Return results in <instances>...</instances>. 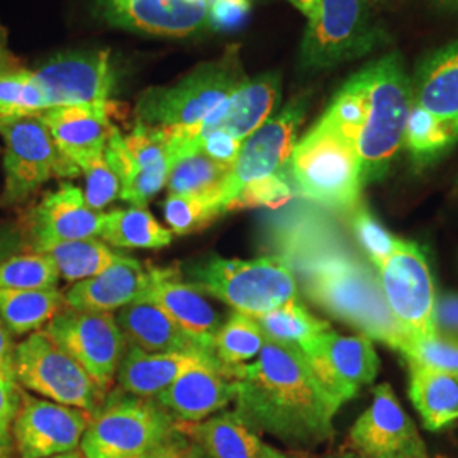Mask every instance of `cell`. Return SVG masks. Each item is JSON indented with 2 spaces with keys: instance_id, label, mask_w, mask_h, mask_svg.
Here are the masks:
<instances>
[{
  "instance_id": "57",
  "label": "cell",
  "mask_w": 458,
  "mask_h": 458,
  "mask_svg": "<svg viewBox=\"0 0 458 458\" xmlns=\"http://www.w3.org/2000/svg\"><path fill=\"white\" fill-rule=\"evenodd\" d=\"M49 458H82V455L77 454V452H70V454H64V455H56V457Z\"/></svg>"
},
{
  "instance_id": "45",
  "label": "cell",
  "mask_w": 458,
  "mask_h": 458,
  "mask_svg": "<svg viewBox=\"0 0 458 458\" xmlns=\"http://www.w3.org/2000/svg\"><path fill=\"white\" fill-rule=\"evenodd\" d=\"M21 394L14 370L0 369V454L13 448V425L21 406Z\"/></svg>"
},
{
  "instance_id": "54",
  "label": "cell",
  "mask_w": 458,
  "mask_h": 458,
  "mask_svg": "<svg viewBox=\"0 0 458 458\" xmlns=\"http://www.w3.org/2000/svg\"><path fill=\"white\" fill-rule=\"evenodd\" d=\"M5 38H7V33H5V30L2 28V24H0V64H4L11 55L7 53V49H5Z\"/></svg>"
},
{
  "instance_id": "43",
  "label": "cell",
  "mask_w": 458,
  "mask_h": 458,
  "mask_svg": "<svg viewBox=\"0 0 458 458\" xmlns=\"http://www.w3.org/2000/svg\"><path fill=\"white\" fill-rule=\"evenodd\" d=\"M295 196L294 183L289 177L287 168L280 172L248 183L245 189L231 202L229 211L246 209V208H280L285 206Z\"/></svg>"
},
{
  "instance_id": "5",
  "label": "cell",
  "mask_w": 458,
  "mask_h": 458,
  "mask_svg": "<svg viewBox=\"0 0 458 458\" xmlns=\"http://www.w3.org/2000/svg\"><path fill=\"white\" fill-rule=\"evenodd\" d=\"M183 276L202 294L219 299L234 311L251 318L297 299L293 265L282 257L238 260L213 253L189 263Z\"/></svg>"
},
{
  "instance_id": "27",
  "label": "cell",
  "mask_w": 458,
  "mask_h": 458,
  "mask_svg": "<svg viewBox=\"0 0 458 458\" xmlns=\"http://www.w3.org/2000/svg\"><path fill=\"white\" fill-rule=\"evenodd\" d=\"M211 350H192L177 353H148L128 344L117 369V387L124 393L157 399L192 363L202 360Z\"/></svg>"
},
{
  "instance_id": "58",
  "label": "cell",
  "mask_w": 458,
  "mask_h": 458,
  "mask_svg": "<svg viewBox=\"0 0 458 458\" xmlns=\"http://www.w3.org/2000/svg\"><path fill=\"white\" fill-rule=\"evenodd\" d=\"M0 458H13V455H11V452H4V454H0Z\"/></svg>"
},
{
  "instance_id": "56",
  "label": "cell",
  "mask_w": 458,
  "mask_h": 458,
  "mask_svg": "<svg viewBox=\"0 0 458 458\" xmlns=\"http://www.w3.org/2000/svg\"><path fill=\"white\" fill-rule=\"evenodd\" d=\"M325 458H361L355 454V452H350V454H342V455H329V457Z\"/></svg>"
},
{
  "instance_id": "47",
  "label": "cell",
  "mask_w": 458,
  "mask_h": 458,
  "mask_svg": "<svg viewBox=\"0 0 458 458\" xmlns=\"http://www.w3.org/2000/svg\"><path fill=\"white\" fill-rule=\"evenodd\" d=\"M194 143L216 162L229 165V166L234 165L240 151H242V147H243L242 140L231 136L229 132L221 131V130L208 132Z\"/></svg>"
},
{
  "instance_id": "25",
  "label": "cell",
  "mask_w": 458,
  "mask_h": 458,
  "mask_svg": "<svg viewBox=\"0 0 458 458\" xmlns=\"http://www.w3.org/2000/svg\"><path fill=\"white\" fill-rule=\"evenodd\" d=\"M149 265L121 253L96 277L73 284L65 293V308L81 311L113 312L147 294Z\"/></svg>"
},
{
  "instance_id": "26",
  "label": "cell",
  "mask_w": 458,
  "mask_h": 458,
  "mask_svg": "<svg viewBox=\"0 0 458 458\" xmlns=\"http://www.w3.org/2000/svg\"><path fill=\"white\" fill-rule=\"evenodd\" d=\"M117 323L128 344L148 353H177L192 350H211L213 346L191 336L147 295L119 310Z\"/></svg>"
},
{
  "instance_id": "21",
  "label": "cell",
  "mask_w": 458,
  "mask_h": 458,
  "mask_svg": "<svg viewBox=\"0 0 458 458\" xmlns=\"http://www.w3.org/2000/svg\"><path fill=\"white\" fill-rule=\"evenodd\" d=\"M114 28L162 38H191L209 28L208 0H98Z\"/></svg>"
},
{
  "instance_id": "23",
  "label": "cell",
  "mask_w": 458,
  "mask_h": 458,
  "mask_svg": "<svg viewBox=\"0 0 458 458\" xmlns=\"http://www.w3.org/2000/svg\"><path fill=\"white\" fill-rule=\"evenodd\" d=\"M114 102L104 106L53 107L41 115L60 153L82 172L90 158L104 153L115 126L111 123Z\"/></svg>"
},
{
  "instance_id": "59",
  "label": "cell",
  "mask_w": 458,
  "mask_h": 458,
  "mask_svg": "<svg viewBox=\"0 0 458 458\" xmlns=\"http://www.w3.org/2000/svg\"><path fill=\"white\" fill-rule=\"evenodd\" d=\"M454 194H457L458 196V177L457 181H455V185H454Z\"/></svg>"
},
{
  "instance_id": "31",
  "label": "cell",
  "mask_w": 458,
  "mask_h": 458,
  "mask_svg": "<svg viewBox=\"0 0 458 458\" xmlns=\"http://www.w3.org/2000/svg\"><path fill=\"white\" fill-rule=\"evenodd\" d=\"M411 403L426 429L438 431L458 420V374L410 365Z\"/></svg>"
},
{
  "instance_id": "55",
  "label": "cell",
  "mask_w": 458,
  "mask_h": 458,
  "mask_svg": "<svg viewBox=\"0 0 458 458\" xmlns=\"http://www.w3.org/2000/svg\"><path fill=\"white\" fill-rule=\"evenodd\" d=\"M438 4V7H442L443 11L448 13H458V0H435Z\"/></svg>"
},
{
  "instance_id": "16",
  "label": "cell",
  "mask_w": 458,
  "mask_h": 458,
  "mask_svg": "<svg viewBox=\"0 0 458 458\" xmlns=\"http://www.w3.org/2000/svg\"><path fill=\"white\" fill-rule=\"evenodd\" d=\"M48 109L109 104L115 73L109 51H77L49 58L34 72Z\"/></svg>"
},
{
  "instance_id": "37",
  "label": "cell",
  "mask_w": 458,
  "mask_h": 458,
  "mask_svg": "<svg viewBox=\"0 0 458 458\" xmlns=\"http://www.w3.org/2000/svg\"><path fill=\"white\" fill-rule=\"evenodd\" d=\"M265 336L277 344H294L302 348L316 336L331 331L327 321L316 318L297 299H293L277 310L257 318Z\"/></svg>"
},
{
  "instance_id": "28",
  "label": "cell",
  "mask_w": 458,
  "mask_h": 458,
  "mask_svg": "<svg viewBox=\"0 0 458 458\" xmlns=\"http://www.w3.org/2000/svg\"><path fill=\"white\" fill-rule=\"evenodd\" d=\"M411 83L414 106L458 124V41L425 56Z\"/></svg>"
},
{
  "instance_id": "10",
  "label": "cell",
  "mask_w": 458,
  "mask_h": 458,
  "mask_svg": "<svg viewBox=\"0 0 458 458\" xmlns=\"http://www.w3.org/2000/svg\"><path fill=\"white\" fill-rule=\"evenodd\" d=\"M14 374L24 389L90 414L106 397L82 365L47 329H38L16 344Z\"/></svg>"
},
{
  "instance_id": "17",
  "label": "cell",
  "mask_w": 458,
  "mask_h": 458,
  "mask_svg": "<svg viewBox=\"0 0 458 458\" xmlns=\"http://www.w3.org/2000/svg\"><path fill=\"white\" fill-rule=\"evenodd\" d=\"M90 421V412L48 399L21 394L13 440L21 458H49L75 452Z\"/></svg>"
},
{
  "instance_id": "6",
  "label": "cell",
  "mask_w": 458,
  "mask_h": 458,
  "mask_svg": "<svg viewBox=\"0 0 458 458\" xmlns=\"http://www.w3.org/2000/svg\"><path fill=\"white\" fill-rule=\"evenodd\" d=\"M179 433L177 421L157 399L111 389L90 414L83 458H124L148 452Z\"/></svg>"
},
{
  "instance_id": "50",
  "label": "cell",
  "mask_w": 458,
  "mask_h": 458,
  "mask_svg": "<svg viewBox=\"0 0 458 458\" xmlns=\"http://www.w3.org/2000/svg\"><path fill=\"white\" fill-rule=\"evenodd\" d=\"M14 348L16 344L13 342V335L0 319V369L14 370Z\"/></svg>"
},
{
  "instance_id": "24",
  "label": "cell",
  "mask_w": 458,
  "mask_h": 458,
  "mask_svg": "<svg viewBox=\"0 0 458 458\" xmlns=\"http://www.w3.org/2000/svg\"><path fill=\"white\" fill-rule=\"evenodd\" d=\"M145 295L179 323L183 331L213 346L214 336L221 327L219 314L196 285L183 278L177 265H149V287Z\"/></svg>"
},
{
  "instance_id": "36",
  "label": "cell",
  "mask_w": 458,
  "mask_h": 458,
  "mask_svg": "<svg viewBox=\"0 0 458 458\" xmlns=\"http://www.w3.org/2000/svg\"><path fill=\"white\" fill-rule=\"evenodd\" d=\"M457 141L458 124L428 114L421 107L412 104L403 145L410 151L416 164L435 162L450 148H454Z\"/></svg>"
},
{
  "instance_id": "34",
  "label": "cell",
  "mask_w": 458,
  "mask_h": 458,
  "mask_svg": "<svg viewBox=\"0 0 458 458\" xmlns=\"http://www.w3.org/2000/svg\"><path fill=\"white\" fill-rule=\"evenodd\" d=\"M33 251L45 253L58 268L60 277L77 284L85 278L96 277L121 257L117 250L102 242L100 238L65 242L41 246Z\"/></svg>"
},
{
  "instance_id": "12",
  "label": "cell",
  "mask_w": 458,
  "mask_h": 458,
  "mask_svg": "<svg viewBox=\"0 0 458 458\" xmlns=\"http://www.w3.org/2000/svg\"><path fill=\"white\" fill-rule=\"evenodd\" d=\"M53 340L79 361L102 393L114 384L128 340L113 312L64 308L47 327Z\"/></svg>"
},
{
  "instance_id": "20",
  "label": "cell",
  "mask_w": 458,
  "mask_h": 458,
  "mask_svg": "<svg viewBox=\"0 0 458 458\" xmlns=\"http://www.w3.org/2000/svg\"><path fill=\"white\" fill-rule=\"evenodd\" d=\"M236 395L238 386L233 367L221 363L214 353H209L185 369L157 401L177 425H194L226 410L236 401Z\"/></svg>"
},
{
  "instance_id": "4",
  "label": "cell",
  "mask_w": 458,
  "mask_h": 458,
  "mask_svg": "<svg viewBox=\"0 0 458 458\" xmlns=\"http://www.w3.org/2000/svg\"><path fill=\"white\" fill-rule=\"evenodd\" d=\"M295 192L335 213L350 214L361 204L360 158L355 147L319 119L285 165Z\"/></svg>"
},
{
  "instance_id": "8",
  "label": "cell",
  "mask_w": 458,
  "mask_h": 458,
  "mask_svg": "<svg viewBox=\"0 0 458 458\" xmlns=\"http://www.w3.org/2000/svg\"><path fill=\"white\" fill-rule=\"evenodd\" d=\"M382 41L372 0H321L308 19L299 62L310 72L327 70L369 55Z\"/></svg>"
},
{
  "instance_id": "44",
  "label": "cell",
  "mask_w": 458,
  "mask_h": 458,
  "mask_svg": "<svg viewBox=\"0 0 458 458\" xmlns=\"http://www.w3.org/2000/svg\"><path fill=\"white\" fill-rule=\"evenodd\" d=\"M82 175L85 177L83 197L90 209L102 213V209H106L115 199H119L121 183L114 170L106 160L104 153L90 158L83 165Z\"/></svg>"
},
{
  "instance_id": "1",
  "label": "cell",
  "mask_w": 458,
  "mask_h": 458,
  "mask_svg": "<svg viewBox=\"0 0 458 458\" xmlns=\"http://www.w3.org/2000/svg\"><path fill=\"white\" fill-rule=\"evenodd\" d=\"M236 411L255 431L294 446H312L335 435L342 408L319 386L304 353L294 344L267 338L251 363L233 367Z\"/></svg>"
},
{
  "instance_id": "11",
  "label": "cell",
  "mask_w": 458,
  "mask_h": 458,
  "mask_svg": "<svg viewBox=\"0 0 458 458\" xmlns=\"http://www.w3.org/2000/svg\"><path fill=\"white\" fill-rule=\"evenodd\" d=\"M386 304L408 340L435 335V282L420 246L401 240L376 270Z\"/></svg>"
},
{
  "instance_id": "42",
  "label": "cell",
  "mask_w": 458,
  "mask_h": 458,
  "mask_svg": "<svg viewBox=\"0 0 458 458\" xmlns=\"http://www.w3.org/2000/svg\"><path fill=\"white\" fill-rule=\"evenodd\" d=\"M350 216V226L359 245L363 248L365 255L374 268H378L394 253L401 238H395L387 229L384 228L367 208L359 206Z\"/></svg>"
},
{
  "instance_id": "2",
  "label": "cell",
  "mask_w": 458,
  "mask_h": 458,
  "mask_svg": "<svg viewBox=\"0 0 458 458\" xmlns=\"http://www.w3.org/2000/svg\"><path fill=\"white\" fill-rule=\"evenodd\" d=\"M340 90L353 111V140L363 183L380 181L404 143L412 107V83L403 56H380L352 75Z\"/></svg>"
},
{
  "instance_id": "29",
  "label": "cell",
  "mask_w": 458,
  "mask_h": 458,
  "mask_svg": "<svg viewBox=\"0 0 458 458\" xmlns=\"http://www.w3.org/2000/svg\"><path fill=\"white\" fill-rule=\"evenodd\" d=\"M179 429L209 458H262L259 431L238 411H221L200 423L179 425Z\"/></svg>"
},
{
  "instance_id": "48",
  "label": "cell",
  "mask_w": 458,
  "mask_h": 458,
  "mask_svg": "<svg viewBox=\"0 0 458 458\" xmlns=\"http://www.w3.org/2000/svg\"><path fill=\"white\" fill-rule=\"evenodd\" d=\"M435 333L458 342V294L437 297Z\"/></svg>"
},
{
  "instance_id": "13",
  "label": "cell",
  "mask_w": 458,
  "mask_h": 458,
  "mask_svg": "<svg viewBox=\"0 0 458 458\" xmlns=\"http://www.w3.org/2000/svg\"><path fill=\"white\" fill-rule=\"evenodd\" d=\"M306 96L291 100L284 111L267 119L243 141L225 185L217 194L221 214L228 213L231 202L251 182L267 179L280 172L293 155L297 131L306 115Z\"/></svg>"
},
{
  "instance_id": "19",
  "label": "cell",
  "mask_w": 458,
  "mask_h": 458,
  "mask_svg": "<svg viewBox=\"0 0 458 458\" xmlns=\"http://www.w3.org/2000/svg\"><path fill=\"white\" fill-rule=\"evenodd\" d=\"M280 75L268 72L253 81H246L236 89L213 113L206 115L194 126L183 128H160L168 145L194 143L208 132L221 130L245 141L257 131L277 106L280 98Z\"/></svg>"
},
{
  "instance_id": "35",
  "label": "cell",
  "mask_w": 458,
  "mask_h": 458,
  "mask_svg": "<svg viewBox=\"0 0 458 458\" xmlns=\"http://www.w3.org/2000/svg\"><path fill=\"white\" fill-rule=\"evenodd\" d=\"M45 111H48V102L34 72L9 56L0 64V121L39 115Z\"/></svg>"
},
{
  "instance_id": "32",
  "label": "cell",
  "mask_w": 458,
  "mask_h": 458,
  "mask_svg": "<svg viewBox=\"0 0 458 458\" xmlns=\"http://www.w3.org/2000/svg\"><path fill=\"white\" fill-rule=\"evenodd\" d=\"M65 308V294L58 289L16 291L0 289V319L13 336L31 335Z\"/></svg>"
},
{
  "instance_id": "46",
  "label": "cell",
  "mask_w": 458,
  "mask_h": 458,
  "mask_svg": "<svg viewBox=\"0 0 458 458\" xmlns=\"http://www.w3.org/2000/svg\"><path fill=\"white\" fill-rule=\"evenodd\" d=\"M251 11L250 0H211L209 28L228 31L242 26Z\"/></svg>"
},
{
  "instance_id": "49",
  "label": "cell",
  "mask_w": 458,
  "mask_h": 458,
  "mask_svg": "<svg viewBox=\"0 0 458 458\" xmlns=\"http://www.w3.org/2000/svg\"><path fill=\"white\" fill-rule=\"evenodd\" d=\"M187 440L189 438L179 429V433L174 438H170L168 442L162 443V445H158V446H155L148 452H143V454L124 458H177Z\"/></svg>"
},
{
  "instance_id": "9",
  "label": "cell",
  "mask_w": 458,
  "mask_h": 458,
  "mask_svg": "<svg viewBox=\"0 0 458 458\" xmlns=\"http://www.w3.org/2000/svg\"><path fill=\"white\" fill-rule=\"evenodd\" d=\"M4 141V202H26L53 177L73 179L82 175L55 145L41 115H24L0 121Z\"/></svg>"
},
{
  "instance_id": "40",
  "label": "cell",
  "mask_w": 458,
  "mask_h": 458,
  "mask_svg": "<svg viewBox=\"0 0 458 458\" xmlns=\"http://www.w3.org/2000/svg\"><path fill=\"white\" fill-rule=\"evenodd\" d=\"M164 214L170 231L177 236H187L208 228L219 216L216 196H177L168 194L164 202Z\"/></svg>"
},
{
  "instance_id": "14",
  "label": "cell",
  "mask_w": 458,
  "mask_h": 458,
  "mask_svg": "<svg viewBox=\"0 0 458 458\" xmlns=\"http://www.w3.org/2000/svg\"><path fill=\"white\" fill-rule=\"evenodd\" d=\"M104 155L121 183L119 199L134 208H147L166 185L170 149L160 128L136 123L128 136L115 128Z\"/></svg>"
},
{
  "instance_id": "60",
  "label": "cell",
  "mask_w": 458,
  "mask_h": 458,
  "mask_svg": "<svg viewBox=\"0 0 458 458\" xmlns=\"http://www.w3.org/2000/svg\"><path fill=\"white\" fill-rule=\"evenodd\" d=\"M374 2H377V0H374Z\"/></svg>"
},
{
  "instance_id": "39",
  "label": "cell",
  "mask_w": 458,
  "mask_h": 458,
  "mask_svg": "<svg viewBox=\"0 0 458 458\" xmlns=\"http://www.w3.org/2000/svg\"><path fill=\"white\" fill-rule=\"evenodd\" d=\"M58 268L45 253L31 250L0 262V289H53L58 287Z\"/></svg>"
},
{
  "instance_id": "51",
  "label": "cell",
  "mask_w": 458,
  "mask_h": 458,
  "mask_svg": "<svg viewBox=\"0 0 458 458\" xmlns=\"http://www.w3.org/2000/svg\"><path fill=\"white\" fill-rule=\"evenodd\" d=\"M287 2H291L295 9H297L299 13H302L308 19L314 16L316 11H318L319 5H321V0H287Z\"/></svg>"
},
{
  "instance_id": "15",
  "label": "cell",
  "mask_w": 458,
  "mask_h": 458,
  "mask_svg": "<svg viewBox=\"0 0 458 458\" xmlns=\"http://www.w3.org/2000/svg\"><path fill=\"white\" fill-rule=\"evenodd\" d=\"M312 374L327 395L344 406L360 387L374 382L378 357L369 336H344L333 329L316 336L301 348Z\"/></svg>"
},
{
  "instance_id": "7",
  "label": "cell",
  "mask_w": 458,
  "mask_h": 458,
  "mask_svg": "<svg viewBox=\"0 0 458 458\" xmlns=\"http://www.w3.org/2000/svg\"><path fill=\"white\" fill-rule=\"evenodd\" d=\"M238 48L194 68L168 87L148 89L136 104V121L153 128L194 126L246 82Z\"/></svg>"
},
{
  "instance_id": "41",
  "label": "cell",
  "mask_w": 458,
  "mask_h": 458,
  "mask_svg": "<svg viewBox=\"0 0 458 458\" xmlns=\"http://www.w3.org/2000/svg\"><path fill=\"white\" fill-rule=\"evenodd\" d=\"M399 353L408 365H416L435 372L458 374V342L440 335L406 340Z\"/></svg>"
},
{
  "instance_id": "52",
  "label": "cell",
  "mask_w": 458,
  "mask_h": 458,
  "mask_svg": "<svg viewBox=\"0 0 458 458\" xmlns=\"http://www.w3.org/2000/svg\"><path fill=\"white\" fill-rule=\"evenodd\" d=\"M177 458H209L202 450L200 446H197L196 443L187 440V443L183 445V448L181 450V454L177 455Z\"/></svg>"
},
{
  "instance_id": "53",
  "label": "cell",
  "mask_w": 458,
  "mask_h": 458,
  "mask_svg": "<svg viewBox=\"0 0 458 458\" xmlns=\"http://www.w3.org/2000/svg\"><path fill=\"white\" fill-rule=\"evenodd\" d=\"M262 458H295V457H293V455H287V454H284V452H280V450H277V448H276V446H272V445H267V443H263Z\"/></svg>"
},
{
  "instance_id": "22",
  "label": "cell",
  "mask_w": 458,
  "mask_h": 458,
  "mask_svg": "<svg viewBox=\"0 0 458 458\" xmlns=\"http://www.w3.org/2000/svg\"><path fill=\"white\" fill-rule=\"evenodd\" d=\"M106 213L90 209L83 192L62 183L55 192H48L24 216V229L31 250L41 246L98 238Z\"/></svg>"
},
{
  "instance_id": "18",
  "label": "cell",
  "mask_w": 458,
  "mask_h": 458,
  "mask_svg": "<svg viewBox=\"0 0 458 458\" xmlns=\"http://www.w3.org/2000/svg\"><path fill=\"white\" fill-rule=\"evenodd\" d=\"M361 458H428L425 442L387 384L374 391L372 403L348 435Z\"/></svg>"
},
{
  "instance_id": "3",
  "label": "cell",
  "mask_w": 458,
  "mask_h": 458,
  "mask_svg": "<svg viewBox=\"0 0 458 458\" xmlns=\"http://www.w3.org/2000/svg\"><path fill=\"white\" fill-rule=\"evenodd\" d=\"M302 272L306 294L314 304L397 352L406 344L372 265L346 250H333L306 260Z\"/></svg>"
},
{
  "instance_id": "30",
  "label": "cell",
  "mask_w": 458,
  "mask_h": 458,
  "mask_svg": "<svg viewBox=\"0 0 458 458\" xmlns=\"http://www.w3.org/2000/svg\"><path fill=\"white\" fill-rule=\"evenodd\" d=\"M168 192L177 196H216L217 199L233 166L216 162L196 143L168 145Z\"/></svg>"
},
{
  "instance_id": "38",
  "label": "cell",
  "mask_w": 458,
  "mask_h": 458,
  "mask_svg": "<svg viewBox=\"0 0 458 458\" xmlns=\"http://www.w3.org/2000/svg\"><path fill=\"white\" fill-rule=\"evenodd\" d=\"M265 342L267 336L257 318L233 311L228 321L221 325L214 336L213 352L221 363L236 367L257 359Z\"/></svg>"
},
{
  "instance_id": "33",
  "label": "cell",
  "mask_w": 458,
  "mask_h": 458,
  "mask_svg": "<svg viewBox=\"0 0 458 458\" xmlns=\"http://www.w3.org/2000/svg\"><path fill=\"white\" fill-rule=\"evenodd\" d=\"M100 238L115 248L164 250L172 243L174 233L160 225L147 208L132 206L106 213Z\"/></svg>"
}]
</instances>
